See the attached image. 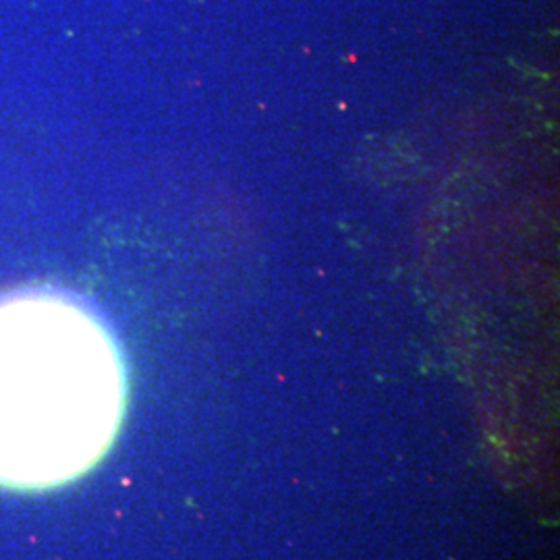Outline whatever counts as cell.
<instances>
[{
	"label": "cell",
	"instance_id": "obj_1",
	"mask_svg": "<svg viewBox=\"0 0 560 560\" xmlns=\"http://www.w3.org/2000/svg\"><path fill=\"white\" fill-rule=\"evenodd\" d=\"M124 401L121 351L89 307L50 289L0 297V488L37 492L88 473Z\"/></svg>",
	"mask_w": 560,
	"mask_h": 560
}]
</instances>
